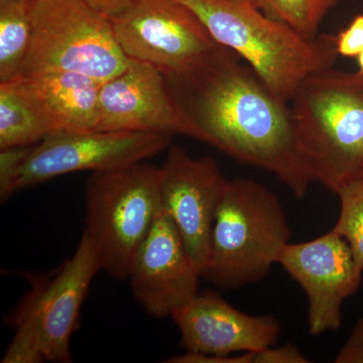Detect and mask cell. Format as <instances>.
<instances>
[{"instance_id":"cell-1","label":"cell","mask_w":363,"mask_h":363,"mask_svg":"<svg viewBox=\"0 0 363 363\" xmlns=\"http://www.w3.org/2000/svg\"><path fill=\"white\" fill-rule=\"evenodd\" d=\"M241 60L220 45L193 70L167 79L172 94L205 143L269 172L304 199L314 181L298 150L290 104Z\"/></svg>"},{"instance_id":"cell-2","label":"cell","mask_w":363,"mask_h":363,"mask_svg":"<svg viewBox=\"0 0 363 363\" xmlns=\"http://www.w3.org/2000/svg\"><path fill=\"white\" fill-rule=\"evenodd\" d=\"M218 44L235 52L279 99L290 104L303 82L338 59L336 35L314 39L269 18L250 0H180Z\"/></svg>"},{"instance_id":"cell-3","label":"cell","mask_w":363,"mask_h":363,"mask_svg":"<svg viewBox=\"0 0 363 363\" xmlns=\"http://www.w3.org/2000/svg\"><path fill=\"white\" fill-rule=\"evenodd\" d=\"M298 150L313 181L337 193L363 172V72L327 69L290 101Z\"/></svg>"},{"instance_id":"cell-4","label":"cell","mask_w":363,"mask_h":363,"mask_svg":"<svg viewBox=\"0 0 363 363\" xmlns=\"http://www.w3.org/2000/svg\"><path fill=\"white\" fill-rule=\"evenodd\" d=\"M291 230L283 205L252 179L227 181L217 206L202 278L224 290L267 278Z\"/></svg>"},{"instance_id":"cell-5","label":"cell","mask_w":363,"mask_h":363,"mask_svg":"<svg viewBox=\"0 0 363 363\" xmlns=\"http://www.w3.org/2000/svg\"><path fill=\"white\" fill-rule=\"evenodd\" d=\"M100 271L96 252L83 233L77 250L58 269L42 274L26 272L30 290L4 319L14 334L1 362H71V338Z\"/></svg>"},{"instance_id":"cell-6","label":"cell","mask_w":363,"mask_h":363,"mask_svg":"<svg viewBox=\"0 0 363 363\" xmlns=\"http://www.w3.org/2000/svg\"><path fill=\"white\" fill-rule=\"evenodd\" d=\"M162 212L160 169L145 161L93 172L85 186V230L101 271L123 281Z\"/></svg>"},{"instance_id":"cell-7","label":"cell","mask_w":363,"mask_h":363,"mask_svg":"<svg viewBox=\"0 0 363 363\" xmlns=\"http://www.w3.org/2000/svg\"><path fill=\"white\" fill-rule=\"evenodd\" d=\"M172 135L136 131L60 133L32 147L0 150V199L83 171H106L145 161L168 150Z\"/></svg>"},{"instance_id":"cell-8","label":"cell","mask_w":363,"mask_h":363,"mask_svg":"<svg viewBox=\"0 0 363 363\" xmlns=\"http://www.w3.org/2000/svg\"><path fill=\"white\" fill-rule=\"evenodd\" d=\"M32 39L21 76L71 72L106 82L130 59L111 21L85 0H28Z\"/></svg>"},{"instance_id":"cell-9","label":"cell","mask_w":363,"mask_h":363,"mask_svg":"<svg viewBox=\"0 0 363 363\" xmlns=\"http://www.w3.org/2000/svg\"><path fill=\"white\" fill-rule=\"evenodd\" d=\"M111 21L123 54L156 67L167 79L193 70L220 45L180 0H135Z\"/></svg>"},{"instance_id":"cell-10","label":"cell","mask_w":363,"mask_h":363,"mask_svg":"<svg viewBox=\"0 0 363 363\" xmlns=\"http://www.w3.org/2000/svg\"><path fill=\"white\" fill-rule=\"evenodd\" d=\"M96 130L181 135L205 143L177 104L164 74L135 59L100 88Z\"/></svg>"},{"instance_id":"cell-11","label":"cell","mask_w":363,"mask_h":363,"mask_svg":"<svg viewBox=\"0 0 363 363\" xmlns=\"http://www.w3.org/2000/svg\"><path fill=\"white\" fill-rule=\"evenodd\" d=\"M278 264L307 295L310 333L337 330L344 300L357 292L362 281L345 240L332 229L313 240L289 242Z\"/></svg>"},{"instance_id":"cell-12","label":"cell","mask_w":363,"mask_h":363,"mask_svg":"<svg viewBox=\"0 0 363 363\" xmlns=\"http://www.w3.org/2000/svg\"><path fill=\"white\" fill-rule=\"evenodd\" d=\"M159 169L162 210L203 269L215 212L228 180L211 157L196 159L178 145H169Z\"/></svg>"},{"instance_id":"cell-13","label":"cell","mask_w":363,"mask_h":363,"mask_svg":"<svg viewBox=\"0 0 363 363\" xmlns=\"http://www.w3.org/2000/svg\"><path fill=\"white\" fill-rule=\"evenodd\" d=\"M201 278V267L162 210L131 264L133 297L150 316L171 317L197 295Z\"/></svg>"},{"instance_id":"cell-14","label":"cell","mask_w":363,"mask_h":363,"mask_svg":"<svg viewBox=\"0 0 363 363\" xmlns=\"http://www.w3.org/2000/svg\"><path fill=\"white\" fill-rule=\"evenodd\" d=\"M171 317L180 331L181 345L199 354L255 352L276 345L281 336V325L272 315L241 312L212 291L198 293Z\"/></svg>"},{"instance_id":"cell-15","label":"cell","mask_w":363,"mask_h":363,"mask_svg":"<svg viewBox=\"0 0 363 363\" xmlns=\"http://www.w3.org/2000/svg\"><path fill=\"white\" fill-rule=\"evenodd\" d=\"M23 77L47 114L52 135L96 130L98 100L104 83L71 72H48Z\"/></svg>"},{"instance_id":"cell-16","label":"cell","mask_w":363,"mask_h":363,"mask_svg":"<svg viewBox=\"0 0 363 363\" xmlns=\"http://www.w3.org/2000/svg\"><path fill=\"white\" fill-rule=\"evenodd\" d=\"M51 135L52 124L26 79L0 82V150L32 147Z\"/></svg>"},{"instance_id":"cell-17","label":"cell","mask_w":363,"mask_h":363,"mask_svg":"<svg viewBox=\"0 0 363 363\" xmlns=\"http://www.w3.org/2000/svg\"><path fill=\"white\" fill-rule=\"evenodd\" d=\"M30 39L28 0H0V82L21 76Z\"/></svg>"},{"instance_id":"cell-18","label":"cell","mask_w":363,"mask_h":363,"mask_svg":"<svg viewBox=\"0 0 363 363\" xmlns=\"http://www.w3.org/2000/svg\"><path fill=\"white\" fill-rule=\"evenodd\" d=\"M339 0H250L262 13L308 39L319 35L322 21Z\"/></svg>"},{"instance_id":"cell-19","label":"cell","mask_w":363,"mask_h":363,"mask_svg":"<svg viewBox=\"0 0 363 363\" xmlns=\"http://www.w3.org/2000/svg\"><path fill=\"white\" fill-rule=\"evenodd\" d=\"M336 194L340 212L333 230L347 242L357 269L363 272V179L345 184Z\"/></svg>"},{"instance_id":"cell-20","label":"cell","mask_w":363,"mask_h":363,"mask_svg":"<svg viewBox=\"0 0 363 363\" xmlns=\"http://www.w3.org/2000/svg\"><path fill=\"white\" fill-rule=\"evenodd\" d=\"M311 362L302 351L293 344H285L281 347L269 346L252 352V363H308Z\"/></svg>"},{"instance_id":"cell-21","label":"cell","mask_w":363,"mask_h":363,"mask_svg":"<svg viewBox=\"0 0 363 363\" xmlns=\"http://www.w3.org/2000/svg\"><path fill=\"white\" fill-rule=\"evenodd\" d=\"M338 54L358 57L363 52V14L357 16L350 26L336 35Z\"/></svg>"},{"instance_id":"cell-22","label":"cell","mask_w":363,"mask_h":363,"mask_svg":"<svg viewBox=\"0 0 363 363\" xmlns=\"http://www.w3.org/2000/svg\"><path fill=\"white\" fill-rule=\"evenodd\" d=\"M334 362L363 363V318L357 320L350 337L339 350Z\"/></svg>"},{"instance_id":"cell-23","label":"cell","mask_w":363,"mask_h":363,"mask_svg":"<svg viewBox=\"0 0 363 363\" xmlns=\"http://www.w3.org/2000/svg\"><path fill=\"white\" fill-rule=\"evenodd\" d=\"M167 362L173 363H252V352L240 353V355L229 357H212V355L199 354L187 352L175 355Z\"/></svg>"},{"instance_id":"cell-24","label":"cell","mask_w":363,"mask_h":363,"mask_svg":"<svg viewBox=\"0 0 363 363\" xmlns=\"http://www.w3.org/2000/svg\"><path fill=\"white\" fill-rule=\"evenodd\" d=\"M85 1L111 20L125 11L135 0H85Z\"/></svg>"},{"instance_id":"cell-25","label":"cell","mask_w":363,"mask_h":363,"mask_svg":"<svg viewBox=\"0 0 363 363\" xmlns=\"http://www.w3.org/2000/svg\"><path fill=\"white\" fill-rule=\"evenodd\" d=\"M357 61L358 65H359V70L363 72V52L357 57Z\"/></svg>"},{"instance_id":"cell-26","label":"cell","mask_w":363,"mask_h":363,"mask_svg":"<svg viewBox=\"0 0 363 363\" xmlns=\"http://www.w3.org/2000/svg\"><path fill=\"white\" fill-rule=\"evenodd\" d=\"M362 178L363 179V172H362Z\"/></svg>"}]
</instances>
